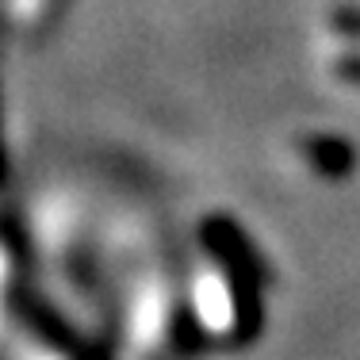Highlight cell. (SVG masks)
<instances>
[{
	"label": "cell",
	"mask_w": 360,
	"mask_h": 360,
	"mask_svg": "<svg viewBox=\"0 0 360 360\" xmlns=\"http://www.w3.org/2000/svg\"><path fill=\"white\" fill-rule=\"evenodd\" d=\"M184 303L195 338L211 353H242L264 330L269 261L234 215H203L192 234Z\"/></svg>",
	"instance_id": "1"
},
{
	"label": "cell",
	"mask_w": 360,
	"mask_h": 360,
	"mask_svg": "<svg viewBox=\"0 0 360 360\" xmlns=\"http://www.w3.org/2000/svg\"><path fill=\"white\" fill-rule=\"evenodd\" d=\"M8 353L12 360H111L84 338L81 326L50 307H20L12 314Z\"/></svg>",
	"instance_id": "2"
},
{
	"label": "cell",
	"mask_w": 360,
	"mask_h": 360,
	"mask_svg": "<svg viewBox=\"0 0 360 360\" xmlns=\"http://www.w3.org/2000/svg\"><path fill=\"white\" fill-rule=\"evenodd\" d=\"M284 150L288 165L314 184H345L353 176V146L345 134L303 127V131H291L284 139Z\"/></svg>",
	"instance_id": "3"
},
{
	"label": "cell",
	"mask_w": 360,
	"mask_h": 360,
	"mask_svg": "<svg viewBox=\"0 0 360 360\" xmlns=\"http://www.w3.org/2000/svg\"><path fill=\"white\" fill-rule=\"evenodd\" d=\"M70 0H0V15L8 23V35L42 39L65 15Z\"/></svg>",
	"instance_id": "4"
},
{
	"label": "cell",
	"mask_w": 360,
	"mask_h": 360,
	"mask_svg": "<svg viewBox=\"0 0 360 360\" xmlns=\"http://www.w3.org/2000/svg\"><path fill=\"white\" fill-rule=\"evenodd\" d=\"M4 35H8V23H4V15H0V42H4Z\"/></svg>",
	"instance_id": "5"
}]
</instances>
